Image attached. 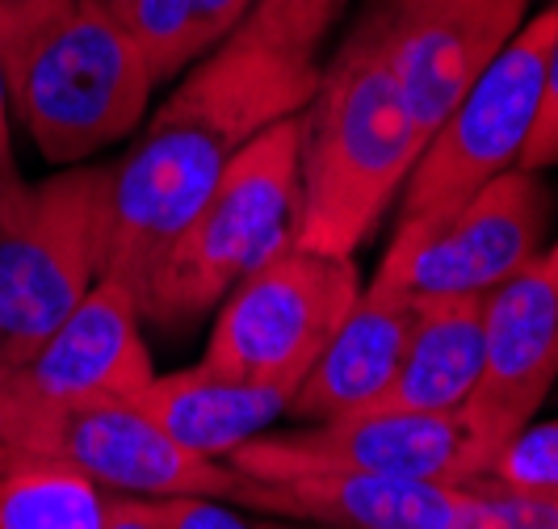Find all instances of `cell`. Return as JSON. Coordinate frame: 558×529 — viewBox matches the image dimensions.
<instances>
[{
  "mask_svg": "<svg viewBox=\"0 0 558 529\" xmlns=\"http://www.w3.org/2000/svg\"><path fill=\"white\" fill-rule=\"evenodd\" d=\"M319 59L231 29L147 122L143 140L113 165V236L106 278L140 303L143 281L219 185L227 160L281 118L307 110Z\"/></svg>",
  "mask_w": 558,
  "mask_h": 529,
  "instance_id": "cell-1",
  "label": "cell"
},
{
  "mask_svg": "<svg viewBox=\"0 0 558 529\" xmlns=\"http://www.w3.org/2000/svg\"><path fill=\"white\" fill-rule=\"evenodd\" d=\"M420 152L424 135L387 63L353 26L336 47L332 63L319 68L315 97L303 110V206L294 244L353 256L383 224L395 194L408 185Z\"/></svg>",
  "mask_w": 558,
  "mask_h": 529,
  "instance_id": "cell-2",
  "label": "cell"
},
{
  "mask_svg": "<svg viewBox=\"0 0 558 529\" xmlns=\"http://www.w3.org/2000/svg\"><path fill=\"white\" fill-rule=\"evenodd\" d=\"M303 113L281 118L227 160L219 185L168 244L140 290V315L160 333H185L223 303L274 252L294 244L303 177Z\"/></svg>",
  "mask_w": 558,
  "mask_h": 529,
  "instance_id": "cell-3",
  "label": "cell"
},
{
  "mask_svg": "<svg viewBox=\"0 0 558 529\" xmlns=\"http://www.w3.org/2000/svg\"><path fill=\"white\" fill-rule=\"evenodd\" d=\"M110 236V165L0 190V365L26 362L106 278Z\"/></svg>",
  "mask_w": 558,
  "mask_h": 529,
  "instance_id": "cell-4",
  "label": "cell"
},
{
  "mask_svg": "<svg viewBox=\"0 0 558 529\" xmlns=\"http://www.w3.org/2000/svg\"><path fill=\"white\" fill-rule=\"evenodd\" d=\"M9 101L47 165L72 168L126 140L151 106V72L110 9L76 0L4 63Z\"/></svg>",
  "mask_w": 558,
  "mask_h": 529,
  "instance_id": "cell-5",
  "label": "cell"
},
{
  "mask_svg": "<svg viewBox=\"0 0 558 529\" xmlns=\"http://www.w3.org/2000/svg\"><path fill=\"white\" fill-rule=\"evenodd\" d=\"M357 294L353 256L286 244L231 286L202 365L240 383L299 390Z\"/></svg>",
  "mask_w": 558,
  "mask_h": 529,
  "instance_id": "cell-6",
  "label": "cell"
},
{
  "mask_svg": "<svg viewBox=\"0 0 558 529\" xmlns=\"http://www.w3.org/2000/svg\"><path fill=\"white\" fill-rule=\"evenodd\" d=\"M558 34V4L525 17L512 43L492 59V68L471 84L453 106L437 135L424 143L416 168L403 185L399 227H428L453 215L462 202L517 168V156L530 140L542 72Z\"/></svg>",
  "mask_w": 558,
  "mask_h": 529,
  "instance_id": "cell-7",
  "label": "cell"
},
{
  "mask_svg": "<svg viewBox=\"0 0 558 529\" xmlns=\"http://www.w3.org/2000/svg\"><path fill=\"white\" fill-rule=\"evenodd\" d=\"M0 446L76 467L106 492L126 496H210L235 501L244 474L181 449L131 399L9 404L0 408Z\"/></svg>",
  "mask_w": 558,
  "mask_h": 529,
  "instance_id": "cell-8",
  "label": "cell"
},
{
  "mask_svg": "<svg viewBox=\"0 0 558 529\" xmlns=\"http://www.w3.org/2000/svg\"><path fill=\"white\" fill-rule=\"evenodd\" d=\"M546 224L550 194L542 177L508 168L441 224L395 227L378 274L399 281L416 303L487 299L537 261Z\"/></svg>",
  "mask_w": 558,
  "mask_h": 529,
  "instance_id": "cell-9",
  "label": "cell"
},
{
  "mask_svg": "<svg viewBox=\"0 0 558 529\" xmlns=\"http://www.w3.org/2000/svg\"><path fill=\"white\" fill-rule=\"evenodd\" d=\"M521 26L525 0H365L357 17L424 143Z\"/></svg>",
  "mask_w": 558,
  "mask_h": 529,
  "instance_id": "cell-10",
  "label": "cell"
},
{
  "mask_svg": "<svg viewBox=\"0 0 558 529\" xmlns=\"http://www.w3.org/2000/svg\"><path fill=\"white\" fill-rule=\"evenodd\" d=\"M248 479H290V474H403L466 483L483 479L471 433L458 412L420 417V412H362L252 437L227 458Z\"/></svg>",
  "mask_w": 558,
  "mask_h": 529,
  "instance_id": "cell-11",
  "label": "cell"
},
{
  "mask_svg": "<svg viewBox=\"0 0 558 529\" xmlns=\"http://www.w3.org/2000/svg\"><path fill=\"white\" fill-rule=\"evenodd\" d=\"M558 383V286L537 256L500 290L483 299V362L471 399L462 404V424L483 474L525 424H533Z\"/></svg>",
  "mask_w": 558,
  "mask_h": 529,
  "instance_id": "cell-12",
  "label": "cell"
},
{
  "mask_svg": "<svg viewBox=\"0 0 558 529\" xmlns=\"http://www.w3.org/2000/svg\"><path fill=\"white\" fill-rule=\"evenodd\" d=\"M156 378L135 294L101 278L26 362L0 365V408L131 399Z\"/></svg>",
  "mask_w": 558,
  "mask_h": 529,
  "instance_id": "cell-13",
  "label": "cell"
},
{
  "mask_svg": "<svg viewBox=\"0 0 558 529\" xmlns=\"http://www.w3.org/2000/svg\"><path fill=\"white\" fill-rule=\"evenodd\" d=\"M231 504L319 521L328 529H466L475 513V488L403 474H244Z\"/></svg>",
  "mask_w": 558,
  "mask_h": 529,
  "instance_id": "cell-14",
  "label": "cell"
},
{
  "mask_svg": "<svg viewBox=\"0 0 558 529\" xmlns=\"http://www.w3.org/2000/svg\"><path fill=\"white\" fill-rule=\"evenodd\" d=\"M420 303L399 281L374 274V281L357 294L349 315L340 320L332 340L324 345L319 362L290 395V417L303 424H324L362 412L374 404L408 353L416 333Z\"/></svg>",
  "mask_w": 558,
  "mask_h": 529,
  "instance_id": "cell-15",
  "label": "cell"
},
{
  "mask_svg": "<svg viewBox=\"0 0 558 529\" xmlns=\"http://www.w3.org/2000/svg\"><path fill=\"white\" fill-rule=\"evenodd\" d=\"M290 387L223 378L197 362L194 370L156 374L147 387L131 395V404L151 424H160L181 449L210 462H227L290 408Z\"/></svg>",
  "mask_w": 558,
  "mask_h": 529,
  "instance_id": "cell-16",
  "label": "cell"
},
{
  "mask_svg": "<svg viewBox=\"0 0 558 529\" xmlns=\"http://www.w3.org/2000/svg\"><path fill=\"white\" fill-rule=\"evenodd\" d=\"M483 362V299L420 303L416 333L387 390L362 412H462ZM353 412V417H362Z\"/></svg>",
  "mask_w": 558,
  "mask_h": 529,
  "instance_id": "cell-17",
  "label": "cell"
},
{
  "mask_svg": "<svg viewBox=\"0 0 558 529\" xmlns=\"http://www.w3.org/2000/svg\"><path fill=\"white\" fill-rule=\"evenodd\" d=\"M248 9L252 0H113L110 17L140 47L151 81L165 84L240 29Z\"/></svg>",
  "mask_w": 558,
  "mask_h": 529,
  "instance_id": "cell-18",
  "label": "cell"
},
{
  "mask_svg": "<svg viewBox=\"0 0 558 529\" xmlns=\"http://www.w3.org/2000/svg\"><path fill=\"white\" fill-rule=\"evenodd\" d=\"M106 488L76 467L4 449L0 471V529H101Z\"/></svg>",
  "mask_w": 558,
  "mask_h": 529,
  "instance_id": "cell-19",
  "label": "cell"
},
{
  "mask_svg": "<svg viewBox=\"0 0 558 529\" xmlns=\"http://www.w3.org/2000/svg\"><path fill=\"white\" fill-rule=\"evenodd\" d=\"M344 9L349 0H252L248 17L240 26H248L252 34H260L265 43L290 56L319 59V47Z\"/></svg>",
  "mask_w": 558,
  "mask_h": 529,
  "instance_id": "cell-20",
  "label": "cell"
},
{
  "mask_svg": "<svg viewBox=\"0 0 558 529\" xmlns=\"http://www.w3.org/2000/svg\"><path fill=\"white\" fill-rule=\"evenodd\" d=\"M483 479L512 492H546L558 496V420L525 424L508 446L492 458Z\"/></svg>",
  "mask_w": 558,
  "mask_h": 529,
  "instance_id": "cell-21",
  "label": "cell"
},
{
  "mask_svg": "<svg viewBox=\"0 0 558 529\" xmlns=\"http://www.w3.org/2000/svg\"><path fill=\"white\" fill-rule=\"evenodd\" d=\"M475 488V513L466 529H558V496L512 492L492 479H466Z\"/></svg>",
  "mask_w": 558,
  "mask_h": 529,
  "instance_id": "cell-22",
  "label": "cell"
},
{
  "mask_svg": "<svg viewBox=\"0 0 558 529\" xmlns=\"http://www.w3.org/2000/svg\"><path fill=\"white\" fill-rule=\"evenodd\" d=\"M558 165V34L546 56V72H542V97H537V113H533L530 140L517 156L521 172H542V168Z\"/></svg>",
  "mask_w": 558,
  "mask_h": 529,
  "instance_id": "cell-23",
  "label": "cell"
},
{
  "mask_svg": "<svg viewBox=\"0 0 558 529\" xmlns=\"http://www.w3.org/2000/svg\"><path fill=\"white\" fill-rule=\"evenodd\" d=\"M72 4L76 0H0V63H9Z\"/></svg>",
  "mask_w": 558,
  "mask_h": 529,
  "instance_id": "cell-24",
  "label": "cell"
},
{
  "mask_svg": "<svg viewBox=\"0 0 558 529\" xmlns=\"http://www.w3.org/2000/svg\"><path fill=\"white\" fill-rule=\"evenodd\" d=\"M160 529H252L240 513L210 496H151Z\"/></svg>",
  "mask_w": 558,
  "mask_h": 529,
  "instance_id": "cell-25",
  "label": "cell"
},
{
  "mask_svg": "<svg viewBox=\"0 0 558 529\" xmlns=\"http://www.w3.org/2000/svg\"><path fill=\"white\" fill-rule=\"evenodd\" d=\"M101 529H160V517H156L151 496L110 492L106 496V526Z\"/></svg>",
  "mask_w": 558,
  "mask_h": 529,
  "instance_id": "cell-26",
  "label": "cell"
},
{
  "mask_svg": "<svg viewBox=\"0 0 558 529\" xmlns=\"http://www.w3.org/2000/svg\"><path fill=\"white\" fill-rule=\"evenodd\" d=\"M17 181V160H13V101H9V76L0 63V190Z\"/></svg>",
  "mask_w": 558,
  "mask_h": 529,
  "instance_id": "cell-27",
  "label": "cell"
},
{
  "mask_svg": "<svg viewBox=\"0 0 558 529\" xmlns=\"http://www.w3.org/2000/svg\"><path fill=\"white\" fill-rule=\"evenodd\" d=\"M252 529H319V526H294V521H256ZM328 529V526H324Z\"/></svg>",
  "mask_w": 558,
  "mask_h": 529,
  "instance_id": "cell-28",
  "label": "cell"
},
{
  "mask_svg": "<svg viewBox=\"0 0 558 529\" xmlns=\"http://www.w3.org/2000/svg\"><path fill=\"white\" fill-rule=\"evenodd\" d=\"M546 265H550V274H555V286H558V244L546 252Z\"/></svg>",
  "mask_w": 558,
  "mask_h": 529,
  "instance_id": "cell-29",
  "label": "cell"
},
{
  "mask_svg": "<svg viewBox=\"0 0 558 529\" xmlns=\"http://www.w3.org/2000/svg\"><path fill=\"white\" fill-rule=\"evenodd\" d=\"M88 4H101V9H110L113 0H88Z\"/></svg>",
  "mask_w": 558,
  "mask_h": 529,
  "instance_id": "cell-30",
  "label": "cell"
},
{
  "mask_svg": "<svg viewBox=\"0 0 558 529\" xmlns=\"http://www.w3.org/2000/svg\"><path fill=\"white\" fill-rule=\"evenodd\" d=\"M0 471H4V446H0Z\"/></svg>",
  "mask_w": 558,
  "mask_h": 529,
  "instance_id": "cell-31",
  "label": "cell"
}]
</instances>
